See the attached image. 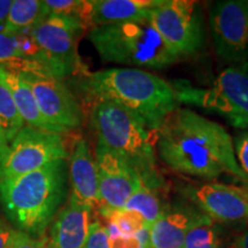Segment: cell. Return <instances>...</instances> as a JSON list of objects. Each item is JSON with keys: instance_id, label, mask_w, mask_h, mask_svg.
<instances>
[{"instance_id": "obj_16", "label": "cell", "mask_w": 248, "mask_h": 248, "mask_svg": "<svg viewBox=\"0 0 248 248\" xmlns=\"http://www.w3.org/2000/svg\"><path fill=\"white\" fill-rule=\"evenodd\" d=\"M70 197L89 208L99 207V184L95 159L85 139H77L68 161Z\"/></svg>"}, {"instance_id": "obj_12", "label": "cell", "mask_w": 248, "mask_h": 248, "mask_svg": "<svg viewBox=\"0 0 248 248\" xmlns=\"http://www.w3.org/2000/svg\"><path fill=\"white\" fill-rule=\"evenodd\" d=\"M94 159L99 184L98 208L101 214L123 209L140 186V177L122 156L102 145L97 144Z\"/></svg>"}, {"instance_id": "obj_27", "label": "cell", "mask_w": 248, "mask_h": 248, "mask_svg": "<svg viewBox=\"0 0 248 248\" xmlns=\"http://www.w3.org/2000/svg\"><path fill=\"white\" fill-rule=\"evenodd\" d=\"M8 248H49L44 238L31 237L28 233L13 229Z\"/></svg>"}, {"instance_id": "obj_28", "label": "cell", "mask_w": 248, "mask_h": 248, "mask_svg": "<svg viewBox=\"0 0 248 248\" xmlns=\"http://www.w3.org/2000/svg\"><path fill=\"white\" fill-rule=\"evenodd\" d=\"M84 248H109V237L106 226L99 221L92 222Z\"/></svg>"}, {"instance_id": "obj_19", "label": "cell", "mask_w": 248, "mask_h": 248, "mask_svg": "<svg viewBox=\"0 0 248 248\" xmlns=\"http://www.w3.org/2000/svg\"><path fill=\"white\" fill-rule=\"evenodd\" d=\"M195 217L184 210L164 212L150 228L151 248H183L185 235Z\"/></svg>"}, {"instance_id": "obj_3", "label": "cell", "mask_w": 248, "mask_h": 248, "mask_svg": "<svg viewBox=\"0 0 248 248\" xmlns=\"http://www.w3.org/2000/svg\"><path fill=\"white\" fill-rule=\"evenodd\" d=\"M68 182V161H53L35 171L0 181V204L16 230L40 238L66 200Z\"/></svg>"}, {"instance_id": "obj_18", "label": "cell", "mask_w": 248, "mask_h": 248, "mask_svg": "<svg viewBox=\"0 0 248 248\" xmlns=\"http://www.w3.org/2000/svg\"><path fill=\"white\" fill-rule=\"evenodd\" d=\"M0 74L11 90L14 104L24 124L31 126V128L57 133L53 126L44 119V116L40 113L36 99L33 97V93L31 91L29 84L22 78L20 71L0 67Z\"/></svg>"}, {"instance_id": "obj_17", "label": "cell", "mask_w": 248, "mask_h": 248, "mask_svg": "<svg viewBox=\"0 0 248 248\" xmlns=\"http://www.w3.org/2000/svg\"><path fill=\"white\" fill-rule=\"evenodd\" d=\"M91 27L147 20L162 0H91Z\"/></svg>"}, {"instance_id": "obj_2", "label": "cell", "mask_w": 248, "mask_h": 248, "mask_svg": "<svg viewBox=\"0 0 248 248\" xmlns=\"http://www.w3.org/2000/svg\"><path fill=\"white\" fill-rule=\"evenodd\" d=\"M78 88L93 105L100 101L115 102L137 115L152 131H157L178 108L170 83L136 68H110L83 74Z\"/></svg>"}, {"instance_id": "obj_5", "label": "cell", "mask_w": 248, "mask_h": 248, "mask_svg": "<svg viewBox=\"0 0 248 248\" xmlns=\"http://www.w3.org/2000/svg\"><path fill=\"white\" fill-rule=\"evenodd\" d=\"M90 42L99 57L108 63L136 69H163L178 60L147 20L105 24L92 28Z\"/></svg>"}, {"instance_id": "obj_7", "label": "cell", "mask_w": 248, "mask_h": 248, "mask_svg": "<svg viewBox=\"0 0 248 248\" xmlns=\"http://www.w3.org/2000/svg\"><path fill=\"white\" fill-rule=\"evenodd\" d=\"M68 157L62 135L24 125L0 155V181L22 176Z\"/></svg>"}, {"instance_id": "obj_10", "label": "cell", "mask_w": 248, "mask_h": 248, "mask_svg": "<svg viewBox=\"0 0 248 248\" xmlns=\"http://www.w3.org/2000/svg\"><path fill=\"white\" fill-rule=\"evenodd\" d=\"M209 27L216 55L224 64L248 61V1L222 0L209 9Z\"/></svg>"}, {"instance_id": "obj_1", "label": "cell", "mask_w": 248, "mask_h": 248, "mask_svg": "<svg viewBox=\"0 0 248 248\" xmlns=\"http://www.w3.org/2000/svg\"><path fill=\"white\" fill-rule=\"evenodd\" d=\"M156 150L166 166L177 172L204 179L229 173L248 183L228 131L190 108H177L167 117L157 130Z\"/></svg>"}, {"instance_id": "obj_24", "label": "cell", "mask_w": 248, "mask_h": 248, "mask_svg": "<svg viewBox=\"0 0 248 248\" xmlns=\"http://www.w3.org/2000/svg\"><path fill=\"white\" fill-rule=\"evenodd\" d=\"M44 5L49 15H61V16H73L82 21L88 28L91 26L92 2L91 0H44Z\"/></svg>"}, {"instance_id": "obj_25", "label": "cell", "mask_w": 248, "mask_h": 248, "mask_svg": "<svg viewBox=\"0 0 248 248\" xmlns=\"http://www.w3.org/2000/svg\"><path fill=\"white\" fill-rule=\"evenodd\" d=\"M102 215L106 217L108 223L115 226L120 234L124 235V237H132L140 231L142 228L150 226L138 213L133 212V210H111V212H107Z\"/></svg>"}, {"instance_id": "obj_29", "label": "cell", "mask_w": 248, "mask_h": 248, "mask_svg": "<svg viewBox=\"0 0 248 248\" xmlns=\"http://www.w3.org/2000/svg\"><path fill=\"white\" fill-rule=\"evenodd\" d=\"M109 248H140V244L135 235L124 237L120 234L109 238Z\"/></svg>"}, {"instance_id": "obj_11", "label": "cell", "mask_w": 248, "mask_h": 248, "mask_svg": "<svg viewBox=\"0 0 248 248\" xmlns=\"http://www.w3.org/2000/svg\"><path fill=\"white\" fill-rule=\"evenodd\" d=\"M29 84L44 119L59 135L79 128L83 111L62 78L38 73H20Z\"/></svg>"}, {"instance_id": "obj_33", "label": "cell", "mask_w": 248, "mask_h": 248, "mask_svg": "<svg viewBox=\"0 0 248 248\" xmlns=\"http://www.w3.org/2000/svg\"><path fill=\"white\" fill-rule=\"evenodd\" d=\"M8 144H9V142L7 140V138H6L4 130H2L1 125H0V155H1L6 151V148H7Z\"/></svg>"}, {"instance_id": "obj_15", "label": "cell", "mask_w": 248, "mask_h": 248, "mask_svg": "<svg viewBox=\"0 0 248 248\" xmlns=\"http://www.w3.org/2000/svg\"><path fill=\"white\" fill-rule=\"evenodd\" d=\"M91 212V208L69 197L52 221L46 239L48 247L84 248L92 223Z\"/></svg>"}, {"instance_id": "obj_23", "label": "cell", "mask_w": 248, "mask_h": 248, "mask_svg": "<svg viewBox=\"0 0 248 248\" xmlns=\"http://www.w3.org/2000/svg\"><path fill=\"white\" fill-rule=\"evenodd\" d=\"M0 125L4 130L8 142L23 128V120L15 106L13 95L0 74Z\"/></svg>"}, {"instance_id": "obj_14", "label": "cell", "mask_w": 248, "mask_h": 248, "mask_svg": "<svg viewBox=\"0 0 248 248\" xmlns=\"http://www.w3.org/2000/svg\"><path fill=\"white\" fill-rule=\"evenodd\" d=\"M0 67L20 73L54 76L47 59L30 33H14L0 29Z\"/></svg>"}, {"instance_id": "obj_21", "label": "cell", "mask_w": 248, "mask_h": 248, "mask_svg": "<svg viewBox=\"0 0 248 248\" xmlns=\"http://www.w3.org/2000/svg\"><path fill=\"white\" fill-rule=\"evenodd\" d=\"M123 209L138 213L147 225H152L162 216L164 209L159 197V188L151 187L141 183L135 191Z\"/></svg>"}, {"instance_id": "obj_31", "label": "cell", "mask_w": 248, "mask_h": 248, "mask_svg": "<svg viewBox=\"0 0 248 248\" xmlns=\"http://www.w3.org/2000/svg\"><path fill=\"white\" fill-rule=\"evenodd\" d=\"M231 248H248V228L240 232L237 237L234 238Z\"/></svg>"}, {"instance_id": "obj_6", "label": "cell", "mask_w": 248, "mask_h": 248, "mask_svg": "<svg viewBox=\"0 0 248 248\" xmlns=\"http://www.w3.org/2000/svg\"><path fill=\"white\" fill-rule=\"evenodd\" d=\"M170 84L178 104L214 111L234 128L248 130V61L225 68L208 88H195L184 79Z\"/></svg>"}, {"instance_id": "obj_22", "label": "cell", "mask_w": 248, "mask_h": 248, "mask_svg": "<svg viewBox=\"0 0 248 248\" xmlns=\"http://www.w3.org/2000/svg\"><path fill=\"white\" fill-rule=\"evenodd\" d=\"M183 248H221V240L214 221L198 215L185 235Z\"/></svg>"}, {"instance_id": "obj_9", "label": "cell", "mask_w": 248, "mask_h": 248, "mask_svg": "<svg viewBox=\"0 0 248 248\" xmlns=\"http://www.w3.org/2000/svg\"><path fill=\"white\" fill-rule=\"evenodd\" d=\"M86 27L73 16L49 15L30 31L33 42L47 59L54 76L59 78L83 73L78 42Z\"/></svg>"}, {"instance_id": "obj_26", "label": "cell", "mask_w": 248, "mask_h": 248, "mask_svg": "<svg viewBox=\"0 0 248 248\" xmlns=\"http://www.w3.org/2000/svg\"><path fill=\"white\" fill-rule=\"evenodd\" d=\"M233 147L237 162L248 181V130H244L235 136Z\"/></svg>"}, {"instance_id": "obj_13", "label": "cell", "mask_w": 248, "mask_h": 248, "mask_svg": "<svg viewBox=\"0 0 248 248\" xmlns=\"http://www.w3.org/2000/svg\"><path fill=\"white\" fill-rule=\"evenodd\" d=\"M185 195L212 221L243 223L248 221V199L243 187L208 182L188 185Z\"/></svg>"}, {"instance_id": "obj_30", "label": "cell", "mask_w": 248, "mask_h": 248, "mask_svg": "<svg viewBox=\"0 0 248 248\" xmlns=\"http://www.w3.org/2000/svg\"><path fill=\"white\" fill-rule=\"evenodd\" d=\"M13 229L9 226L4 218L0 217V248H8Z\"/></svg>"}, {"instance_id": "obj_8", "label": "cell", "mask_w": 248, "mask_h": 248, "mask_svg": "<svg viewBox=\"0 0 248 248\" xmlns=\"http://www.w3.org/2000/svg\"><path fill=\"white\" fill-rule=\"evenodd\" d=\"M150 22L179 59L200 51L204 42L203 18L198 2L162 0L150 14Z\"/></svg>"}, {"instance_id": "obj_20", "label": "cell", "mask_w": 248, "mask_h": 248, "mask_svg": "<svg viewBox=\"0 0 248 248\" xmlns=\"http://www.w3.org/2000/svg\"><path fill=\"white\" fill-rule=\"evenodd\" d=\"M48 16L44 1L14 0L9 8L2 30L14 33H30V31Z\"/></svg>"}, {"instance_id": "obj_4", "label": "cell", "mask_w": 248, "mask_h": 248, "mask_svg": "<svg viewBox=\"0 0 248 248\" xmlns=\"http://www.w3.org/2000/svg\"><path fill=\"white\" fill-rule=\"evenodd\" d=\"M91 124L97 144L122 156L145 185L160 188L152 130L137 115L115 102L100 101L93 105Z\"/></svg>"}, {"instance_id": "obj_32", "label": "cell", "mask_w": 248, "mask_h": 248, "mask_svg": "<svg viewBox=\"0 0 248 248\" xmlns=\"http://www.w3.org/2000/svg\"><path fill=\"white\" fill-rule=\"evenodd\" d=\"M12 2H13L12 0H0V29H2L4 27Z\"/></svg>"}, {"instance_id": "obj_34", "label": "cell", "mask_w": 248, "mask_h": 248, "mask_svg": "<svg viewBox=\"0 0 248 248\" xmlns=\"http://www.w3.org/2000/svg\"><path fill=\"white\" fill-rule=\"evenodd\" d=\"M244 191H245V193H246V195H247V199H248V185H246V186H244Z\"/></svg>"}]
</instances>
